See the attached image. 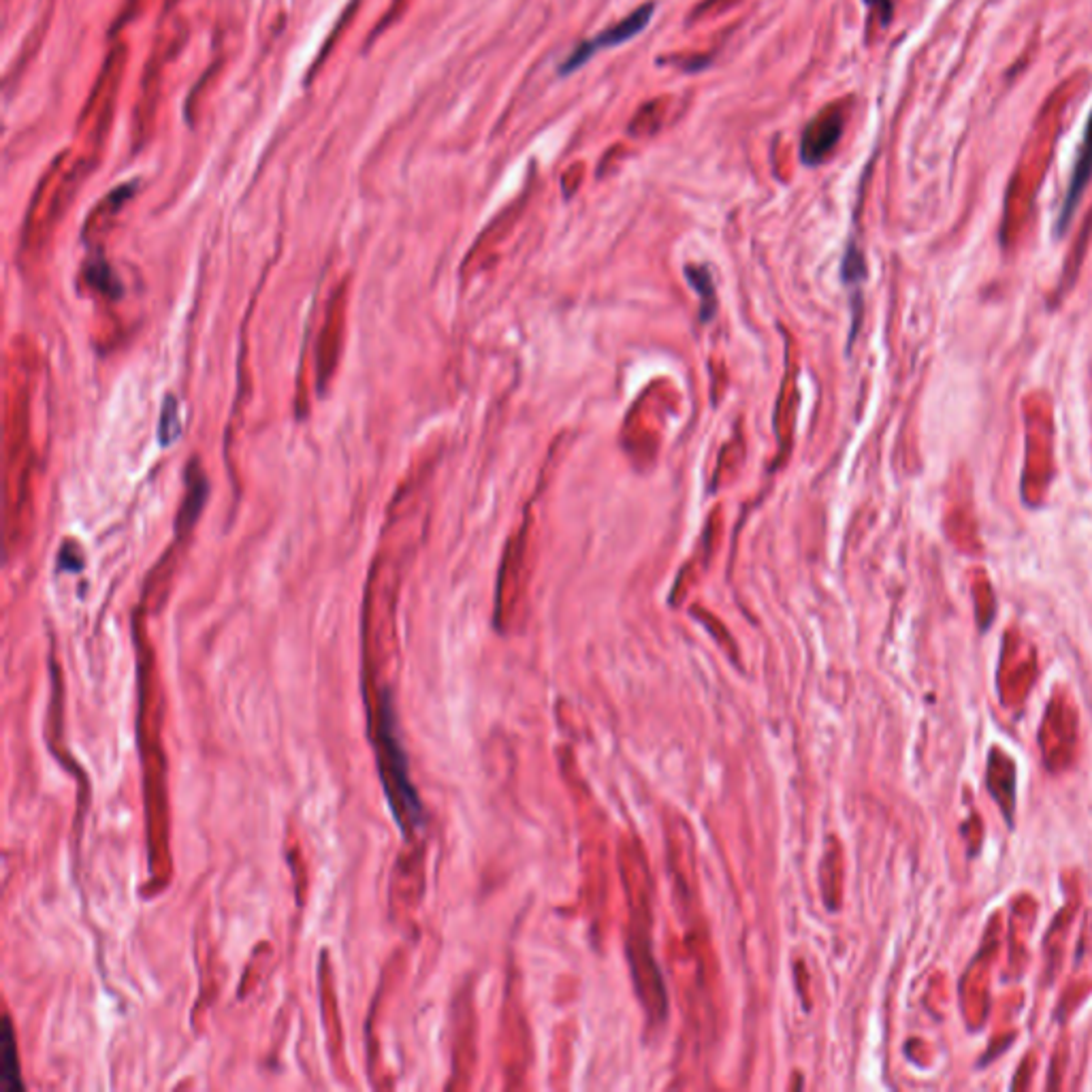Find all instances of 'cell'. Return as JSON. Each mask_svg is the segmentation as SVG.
<instances>
[{
    "label": "cell",
    "instance_id": "obj_1",
    "mask_svg": "<svg viewBox=\"0 0 1092 1092\" xmlns=\"http://www.w3.org/2000/svg\"><path fill=\"white\" fill-rule=\"evenodd\" d=\"M37 352L26 337H15L5 361V542L20 551L35 518L37 450L32 444V393Z\"/></svg>",
    "mask_w": 1092,
    "mask_h": 1092
},
{
    "label": "cell",
    "instance_id": "obj_2",
    "mask_svg": "<svg viewBox=\"0 0 1092 1092\" xmlns=\"http://www.w3.org/2000/svg\"><path fill=\"white\" fill-rule=\"evenodd\" d=\"M348 280L341 282L324 307V322L316 341V386L322 393L337 371L348 320Z\"/></svg>",
    "mask_w": 1092,
    "mask_h": 1092
},
{
    "label": "cell",
    "instance_id": "obj_3",
    "mask_svg": "<svg viewBox=\"0 0 1092 1092\" xmlns=\"http://www.w3.org/2000/svg\"><path fill=\"white\" fill-rule=\"evenodd\" d=\"M654 11H656V5L647 3L636 11H632L622 22H617L611 28L598 32L594 39L579 43L575 50L570 52V56L560 64V75L566 77V75L577 73L587 60H592L600 50H605V47L609 50V47H617L632 41L634 37H639L641 32L649 26L651 18H654Z\"/></svg>",
    "mask_w": 1092,
    "mask_h": 1092
},
{
    "label": "cell",
    "instance_id": "obj_4",
    "mask_svg": "<svg viewBox=\"0 0 1092 1092\" xmlns=\"http://www.w3.org/2000/svg\"><path fill=\"white\" fill-rule=\"evenodd\" d=\"M393 713H390V707L384 700L382 703V717H380V726H378V732H380V747L382 752L388 754V764L384 762L382 766L388 771L390 775H393V798H395V815L397 820L401 822L403 815H407L412 822H418L420 820V805H418V798L412 790V784L410 779H407V771H405V756L401 754V747L397 743V737H395V730H393Z\"/></svg>",
    "mask_w": 1092,
    "mask_h": 1092
},
{
    "label": "cell",
    "instance_id": "obj_5",
    "mask_svg": "<svg viewBox=\"0 0 1092 1092\" xmlns=\"http://www.w3.org/2000/svg\"><path fill=\"white\" fill-rule=\"evenodd\" d=\"M1090 179H1092V111H1090L1086 128H1084L1078 154H1075V165H1073V171H1071V179H1069V186H1067V192H1065L1061 211H1058L1056 235H1063L1069 229L1071 218H1073L1075 209H1078V205L1082 201V194L1088 188Z\"/></svg>",
    "mask_w": 1092,
    "mask_h": 1092
},
{
    "label": "cell",
    "instance_id": "obj_6",
    "mask_svg": "<svg viewBox=\"0 0 1092 1092\" xmlns=\"http://www.w3.org/2000/svg\"><path fill=\"white\" fill-rule=\"evenodd\" d=\"M843 135V118L837 109H826L818 118L811 120L803 133L801 158L805 165L818 167L835 150Z\"/></svg>",
    "mask_w": 1092,
    "mask_h": 1092
},
{
    "label": "cell",
    "instance_id": "obj_7",
    "mask_svg": "<svg viewBox=\"0 0 1092 1092\" xmlns=\"http://www.w3.org/2000/svg\"><path fill=\"white\" fill-rule=\"evenodd\" d=\"M0 1080H3L5 1092H18L24 1090L20 1082V1067H18V1052H15V1039L11 1022L5 1020V1035H3V1067H0Z\"/></svg>",
    "mask_w": 1092,
    "mask_h": 1092
},
{
    "label": "cell",
    "instance_id": "obj_8",
    "mask_svg": "<svg viewBox=\"0 0 1092 1092\" xmlns=\"http://www.w3.org/2000/svg\"><path fill=\"white\" fill-rule=\"evenodd\" d=\"M686 275L690 280V286L698 292L700 301H703V320L713 318L715 309H717V295H715V286H713V280H711V271L707 267L692 265V267H686Z\"/></svg>",
    "mask_w": 1092,
    "mask_h": 1092
},
{
    "label": "cell",
    "instance_id": "obj_9",
    "mask_svg": "<svg viewBox=\"0 0 1092 1092\" xmlns=\"http://www.w3.org/2000/svg\"><path fill=\"white\" fill-rule=\"evenodd\" d=\"M862 275H864V258L852 243L850 250H847V254L843 258V278L847 282H852V280H860Z\"/></svg>",
    "mask_w": 1092,
    "mask_h": 1092
},
{
    "label": "cell",
    "instance_id": "obj_10",
    "mask_svg": "<svg viewBox=\"0 0 1092 1092\" xmlns=\"http://www.w3.org/2000/svg\"><path fill=\"white\" fill-rule=\"evenodd\" d=\"M864 3H867V7H871L873 11L879 13V18H882V24H884V26L890 24L892 13H894L892 0H864Z\"/></svg>",
    "mask_w": 1092,
    "mask_h": 1092
}]
</instances>
